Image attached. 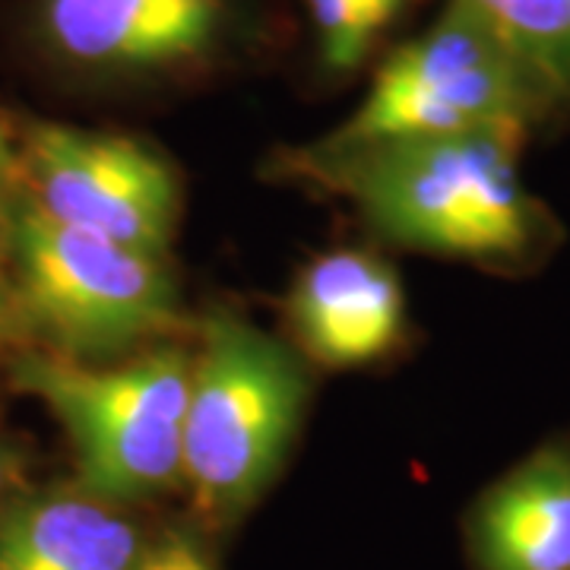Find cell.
Segmentation results:
<instances>
[{
    "mask_svg": "<svg viewBox=\"0 0 570 570\" xmlns=\"http://www.w3.org/2000/svg\"><path fill=\"white\" fill-rule=\"evenodd\" d=\"M530 130L491 127L298 153V168L346 194L393 245L472 264L517 266L546 247L551 223L520 178Z\"/></svg>",
    "mask_w": 570,
    "mask_h": 570,
    "instance_id": "6da1fadb",
    "label": "cell"
},
{
    "mask_svg": "<svg viewBox=\"0 0 570 570\" xmlns=\"http://www.w3.org/2000/svg\"><path fill=\"white\" fill-rule=\"evenodd\" d=\"M269 0H13L7 41L73 92L137 96L216 80L273 41Z\"/></svg>",
    "mask_w": 570,
    "mask_h": 570,
    "instance_id": "7a4b0ae2",
    "label": "cell"
},
{
    "mask_svg": "<svg viewBox=\"0 0 570 570\" xmlns=\"http://www.w3.org/2000/svg\"><path fill=\"white\" fill-rule=\"evenodd\" d=\"M307 406L292 348L235 311H213L190 352L181 485L204 530L223 532L279 475Z\"/></svg>",
    "mask_w": 570,
    "mask_h": 570,
    "instance_id": "3957f363",
    "label": "cell"
},
{
    "mask_svg": "<svg viewBox=\"0 0 570 570\" xmlns=\"http://www.w3.org/2000/svg\"><path fill=\"white\" fill-rule=\"evenodd\" d=\"M13 387L39 400L73 450V482L134 508L181 485L190 352L153 346L124 362H80L45 348L10 358Z\"/></svg>",
    "mask_w": 570,
    "mask_h": 570,
    "instance_id": "277c9868",
    "label": "cell"
},
{
    "mask_svg": "<svg viewBox=\"0 0 570 570\" xmlns=\"http://www.w3.org/2000/svg\"><path fill=\"white\" fill-rule=\"evenodd\" d=\"M3 269L29 340L45 352L108 362L181 324L178 283L165 257L55 223L22 187Z\"/></svg>",
    "mask_w": 570,
    "mask_h": 570,
    "instance_id": "5b68a950",
    "label": "cell"
},
{
    "mask_svg": "<svg viewBox=\"0 0 570 570\" xmlns=\"http://www.w3.org/2000/svg\"><path fill=\"white\" fill-rule=\"evenodd\" d=\"M520 63L466 3L448 0L419 36L396 45L367 82L365 99L317 146L444 137L542 124Z\"/></svg>",
    "mask_w": 570,
    "mask_h": 570,
    "instance_id": "8992f818",
    "label": "cell"
},
{
    "mask_svg": "<svg viewBox=\"0 0 570 570\" xmlns=\"http://www.w3.org/2000/svg\"><path fill=\"white\" fill-rule=\"evenodd\" d=\"M22 194L55 223L165 257L178 232L181 187L140 137L67 121L17 124Z\"/></svg>",
    "mask_w": 570,
    "mask_h": 570,
    "instance_id": "52a82bcc",
    "label": "cell"
},
{
    "mask_svg": "<svg viewBox=\"0 0 570 570\" xmlns=\"http://www.w3.org/2000/svg\"><path fill=\"white\" fill-rule=\"evenodd\" d=\"M298 343L326 367L377 362L400 343L406 295L396 269L365 250H330L298 273L288 295Z\"/></svg>",
    "mask_w": 570,
    "mask_h": 570,
    "instance_id": "ba28073f",
    "label": "cell"
},
{
    "mask_svg": "<svg viewBox=\"0 0 570 570\" xmlns=\"http://www.w3.org/2000/svg\"><path fill=\"white\" fill-rule=\"evenodd\" d=\"M149 532L130 508L73 479L26 489L0 510V570H137Z\"/></svg>",
    "mask_w": 570,
    "mask_h": 570,
    "instance_id": "9c48e42d",
    "label": "cell"
},
{
    "mask_svg": "<svg viewBox=\"0 0 570 570\" xmlns=\"http://www.w3.org/2000/svg\"><path fill=\"white\" fill-rule=\"evenodd\" d=\"M479 570H570V450H535L491 485L469 523Z\"/></svg>",
    "mask_w": 570,
    "mask_h": 570,
    "instance_id": "30bf717a",
    "label": "cell"
},
{
    "mask_svg": "<svg viewBox=\"0 0 570 570\" xmlns=\"http://www.w3.org/2000/svg\"><path fill=\"white\" fill-rule=\"evenodd\" d=\"M520 63L542 118L570 115V0H460Z\"/></svg>",
    "mask_w": 570,
    "mask_h": 570,
    "instance_id": "8fae6325",
    "label": "cell"
},
{
    "mask_svg": "<svg viewBox=\"0 0 570 570\" xmlns=\"http://www.w3.org/2000/svg\"><path fill=\"white\" fill-rule=\"evenodd\" d=\"M302 7L311 22L317 67L330 77L358 73L384 41L371 29L358 0H302Z\"/></svg>",
    "mask_w": 570,
    "mask_h": 570,
    "instance_id": "7c38bea8",
    "label": "cell"
},
{
    "mask_svg": "<svg viewBox=\"0 0 570 570\" xmlns=\"http://www.w3.org/2000/svg\"><path fill=\"white\" fill-rule=\"evenodd\" d=\"M137 570H216V564L194 532L168 530L149 535Z\"/></svg>",
    "mask_w": 570,
    "mask_h": 570,
    "instance_id": "4fadbf2b",
    "label": "cell"
},
{
    "mask_svg": "<svg viewBox=\"0 0 570 570\" xmlns=\"http://www.w3.org/2000/svg\"><path fill=\"white\" fill-rule=\"evenodd\" d=\"M20 200V156H17V124L0 105V269L7 264L10 228Z\"/></svg>",
    "mask_w": 570,
    "mask_h": 570,
    "instance_id": "5bb4252c",
    "label": "cell"
},
{
    "mask_svg": "<svg viewBox=\"0 0 570 570\" xmlns=\"http://www.w3.org/2000/svg\"><path fill=\"white\" fill-rule=\"evenodd\" d=\"M22 348H32V340L17 305L13 285L7 279V269H0V358H13Z\"/></svg>",
    "mask_w": 570,
    "mask_h": 570,
    "instance_id": "9a60e30c",
    "label": "cell"
},
{
    "mask_svg": "<svg viewBox=\"0 0 570 570\" xmlns=\"http://www.w3.org/2000/svg\"><path fill=\"white\" fill-rule=\"evenodd\" d=\"M26 489L22 482V460L13 441L7 438V431L0 425V510L7 508L20 491Z\"/></svg>",
    "mask_w": 570,
    "mask_h": 570,
    "instance_id": "2e32d148",
    "label": "cell"
},
{
    "mask_svg": "<svg viewBox=\"0 0 570 570\" xmlns=\"http://www.w3.org/2000/svg\"><path fill=\"white\" fill-rule=\"evenodd\" d=\"M358 7H362V13L371 22V29L384 39L393 29V22H400L406 17L412 0H358Z\"/></svg>",
    "mask_w": 570,
    "mask_h": 570,
    "instance_id": "e0dca14e",
    "label": "cell"
}]
</instances>
